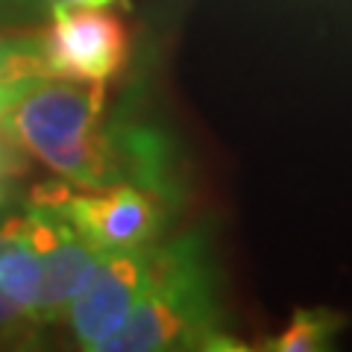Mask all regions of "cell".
<instances>
[{
    "instance_id": "obj_1",
    "label": "cell",
    "mask_w": 352,
    "mask_h": 352,
    "mask_svg": "<svg viewBox=\"0 0 352 352\" xmlns=\"http://www.w3.org/2000/svg\"><path fill=\"white\" fill-rule=\"evenodd\" d=\"M103 85L38 76L21 85L0 118V144L21 153L65 185L85 191L132 179L129 135L100 124Z\"/></svg>"
},
{
    "instance_id": "obj_2",
    "label": "cell",
    "mask_w": 352,
    "mask_h": 352,
    "mask_svg": "<svg viewBox=\"0 0 352 352\" xmlns=\"http://www.w3.org/2000/svg\"><path fill=\"white\" fill-rule=\"evenodd\" d=\"M220 311L212 267L197 238H179L150 250V273L126 320L103 340L100 352L217 349Z\"/></svg>"
},
{
    "instance_id": "obj_3",
    "label": "cell",
    "mask_w": 352,
    "mask_h": 352,
    "mask_svg": "<svg viewBox=\"0 0 352 352\" xmlns=\"http://www.w3.org/2000/svg\"><path fill=\"white\" fill-rule=\"evenodd\" d=\"M36 206H47L68 220L85 244L97 252L153 247L164 232V200L159 191L138 185H109L91 194H74L71 188H41Z\"/></svg>"
},
{
    "instance_id": "obj_4",
    "label": "cell",
    "mask_w": 352,
    "mask_h": 352,
    "mask_svg": "<svg viewBox=\"0 0 352 352\" xmlns=\"http://www.w3.org/2000/svg\"><path fill=\"white\" fill-rule=\"evenodd\" d=\"M38 47L50 76L106 85L129 59V30L103 6H65L53 0Z\"/></svg>"
},
{
    "instance_id": "obj_5",
    "label": "cell",
    "mask_w": 352,
    "mask_h": 352,
    "mask_svg": "<svg viewBox=\"0 0 352 352\" xmlns=\"http://www.w3.org/2000/svg\"><path fill=\"white\" fill-rule=\"evenodd\" d=\"M150 250H115L97 258L82 288L68 305L74 338L82 349L100 352L103 340L126 320L150 273Z\"/></svg>"
},
{
    "instance_id": "obj_6",
    "label": "cell",
    "mask_w": 352,
    "mask_h": 352,
    "mask_svg": "<svg viewBox=\"0 0 352 352\" xmlns=\"http://www.w3.org/2000/svg\"><path fill=\"white\" fill-rule=\"evenodd\" d=\"M24 229L41 258L44 276L36 326L56 323L68 314L71 300L82 288V282L88 279V273L94 270V264L103 252L85 244L68 220L56 208L47 206L32 203V208L24 214Z\"/></svg>"
},
{
    "instance_id": "obj_7",
    "label": "cell",
    "mask_w": 352,
    "mask_h": 352,
    "mask_svg": "<svg viewBox=\"0 0 352 352\" xmlns=\"http://www.w3.org/2000/svg\"><path fill=\"white\" fill-rule=\"evenodd\" d=\"M41 258L24 229V217L0 226V291L24 311L32 323L41 302Z\"/></svg>"
},
{
    "instance_id": "obj_8",
    "label": "cell",
    "mask_w": 352,
    "mask_h": 352,
    "mask_svg": "<svg viewBox=\"0 0 352 352\" xmlns=\"http://www.w3.org/2000/svg\"><path fill=\"white\" fill-rule=\"evenodd\" d=\"M344 326V317L335 311H323V308H314V311H296L291 326L285 329L279 338H273V344H267V349L273 352H317L332 346L335 335Z\"/></svg>"
},
{
    "instance_id": "obj_9",
    "label": "cell",
    "mask_w": 352,
    "mask_h": 352,
    "mask_svg": "<svg viewBox=\"0 0 352 352\" xmlns=\"http://www.w3.org/2000/svg\"><path fill=\"white\" fill-rule=\"evenodd\" d=\"M53 0H0V27H24L50 15Z\"/></svg>"
},
{
    "instance_id": "obj_10",
    "label": "cell",
    "mask_w": 352,
    "mask_h": 352,
    "mask_svg": "<svg viewBox=\"0 0 352 352\" xmlns=\"http://www.w3.org/2000/svg\"><path fill=\"white\" fill-rule=\"evenodd\" d=\"M32 320L21 311V308L9 300V296L0 291V340H6V338H21L27 332V326Z\"/></svg>"
},
{
    "instance_id": "obj_11",
    "label": "cell",
    "mask_w": 352,
    "mask_h": 352,
    "mask_svg": "<svg viewBox=\"0 0 352 352\" xmlns=\"http://www.w3.org/2000/svg\"><path fill=\"white\" fill-rule=\"evenodd\" d=\"M65 6H109L115 3V0H59Z\"/></svg>"
}]
</instances>
